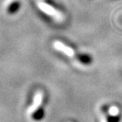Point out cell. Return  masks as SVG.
<instances>
[{"mask_svg":"<svg viewBox=\"0 0 122 122\" xmlns=\"http://www.w3.org/2000/svg\"><path fill=\"white\" fill-rule=\"evenodd\" d=\"M37 5H38V8H39L42 12H44V13L47 14V15H50L51 17L56 19L58 21H62L64 20L63 15H62L60 12L58 11L57 10H55L54 8L52 7L51 5H49V4H46V3H43V2H38Z\"/></svg>","mask_w":122,"mask_h":122,"instance_id":"cell-1","label":"cell"},{"mask_svg":"<svg viewBox=\"0 0 122 122\" xmlns=\"http://www.w3.org/2000/svg\"><path fill=\"white\" fill-rule=\"evenodd\" d=\"M53 48L58 51L65 53V55H67L68 57H73L75 55V52L72 48L64 44L63 42H59V41H55L53 42Z\"/></svg>","mask_w":122,"mask_h":122,"instance_id":"cell-2","label":"cell"},{"mask_svg":"<svg viewBox=\"0 0 122 122\" xmlns=\"http://www.w3.org/2000/svg\"><path fill=\"white\" fill-rule=\"evenodd\" d=\"M42 98H43V94L42 92H37L35 95L34 98H33V103L30 105V108L28 109L29 114H33L38 109V108L41 106L42 103Z\"/></svg>","mask_w":122,"mask_h":122,"instance_id":"cell-3","label":"cell"}]
</instances>
